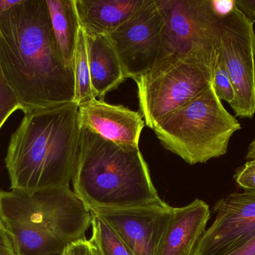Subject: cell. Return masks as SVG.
Listing matches in <instances>:
<instances>
[{
  "label": "cell",
  "instance_id": "1",
  "mask_svg": "<svg viewBox=\"0 0 255 255\" xmlns=\"http://www.w3.org/2000/svg\"><path fill=\"white\" fill-rule=\"evenodd\" d=\"M0 69L24 114L73 102L74 72L60 53L46 0H20L0 13Z\"/></svg>",
  "mask_w": 255,
  "mask_h": 255
},
{
  "label": "cell",
  "instance_id": "2",
  "mask_svg": "<svg viewBox=\"0 0 255 255\" xmlns=\"http://www.w3.org/2000/svg\"><path fill=\"white\" fill-rule=\"evenodd\" d=\"M80 133L75 102L25 113L6 155L10 190L31 193L70 186Z\"/></svg>",
  "mask_w": 255,
  "mask_h": 255
},
{
  "label": "cell",
  "instance_id": "3",
  "mask_svg": "<svg viewBox=\"0 0 255 255\" xmlns=\"http://www.w3.org/2000/svg\"><path fill=\"white\" fill-rule=\"evenodd\" d=\"M74 193L88 210L166 203L156 190L139 148L121 146L81 125L73 180Z\"/></svg>",
  "mask_w": 255,
  "mask_h": 255
},
{
  "label": "cell",
  "instance_id": "4",
  "mask_svg": "<svg viewBox=\"0 0 255 255\" xmlns=\"http://www.w3.org/2000/svg\"><path fill=\"white\" fill-rule=\"evenodd\" d=\"M92 215L70 186L27 193L0 189V223L19 255H61L85 238Z\"/></svg>",
  "mask_w": 255,
  "mask_h": 255
},
{
  "label": "cell",
  "instance_id": "5",
  "mask_svg": "<svg viewBox=\"0 0 255 255\" xmlns=\"http://www.w3.org/2000/svg\"><path fill=\"white\" fill-rule=\"evenodd\" d=\"M241 129L211 84L166 115L153 130L163 148L193 166L227 154L231 138Z\"/></svg>",
  "mask_w": 255,
  "mask_h": 255
},
{
  "label": "cell",
  "instance_id": "6",
  "mask_svg": "<svg viewBox=\"0 0 255 255\" xmlns=\"http://www.w3.org/2000/svg\"><path fill=\"white\" fill-rule=\"evenodd\" d=\"M214 67L197 54H175L138 77V103L145 125L154 130L166 115L205 91L212 84Z\"/></svg>",
  "mask_w": 255,
  "mask_h": 255
},
{
  "label": "cell",
  "instance_id": "7",
  "mask_svg": "<svg viewBox=\"0 0 255 255\" xmlns=\"http://www.w3.org/2000/svg\"><path fill=\"white\" fill-rule=\"evenodd\" d=\"M157 2L165 19L167 56L197 54L215 65L220 55L219 31L222 15L217 10L215 1L157 0Z\"/></svg>",
  "mask_w": 255,
  "mask_h": 255
},
{
  "label": "cell",
  "instance_id": "8",
  "mask_svg": "<svg viewBox=\"0 0 255 255\" xmlns=\"http://www.w3.org/2000/svg\"><path fill=\"white\" fill-rule=\"evenodd\" d=\"M220 51L232 79L235 100L230 105L236 116L255 115V31L235 4L221 15Z\"/></svg>",
  "mask_w": 255,
  "mask_h": 255
},
{
  "label": "cell",
  "instance_id": "9",
  "mask_svg": "<svg viewBox=\"0 0 255 255\" xmlns=\"http://www.w3.org/2000/svg\"><path fill=\"white\" fill-rule=\"evenodd\" d=\"M165 19L157 0H145L138 11L108 35L127 79L136 80L167 56Z\"/></svg>",
  "mask_w": 255,
  "mask_h": 255
},
{
  "label": "cell",
  "instance_id": "10",
  "mask_svg": "<svg viewBox=\"0 0 255 255\" xmlns=\"http://www.w3.org/2000/svg\"><path fill=\"white\" fill-rule=\"evenodd\" d=\"M166 203L127 208H92L93 215L109 224L134 255H159L174 215Z\"/></svg>",
  "mask_w": 255,
  "mask_h": 255
},
{
  "label": "cell",
  "instance_id": "11",
  "mask_svg": "<svg viewBox=\"0 0 255 255\" xmlns=\"http://www.w3.org/2000/svg\"><path fill=\"white\" fill-rule=\"evenodd\" d=\"M216 217L193 255H226L255 235V191L232 193L214 207Z\"/></svg>",
  "mask_w": 255,
  "mask_h": 255
},
{
  "label": "cell",
  "instance_id": "12",
  "mask_svg": "<svg viewBox=\"0 0 255 255\" xmlns=\"http://www.w3.org/2000/svg\"><path fill=\"white\" fill-rule=\"evenodd\" d=\"M80 125L121 146L139 148L145 124L139 112L104 100L92 99L79 106Z\"/></svg>",
  "mask_w": 255,
  "mask_h": 255
},
{
  "label": "cell",
  "instance_id": "13",
  "mask_svg": "<svg viewBox=\"0 0 255 255\" xmlns=\"http://www.w3.org/2000/svg\"><path fill=\"white\" fill-rule=\"evenodd\" d=\"M210 217L209 205L201 199L175 208L159 255H193Z\"/></svg>",
  "mask_w": 255,
  "mask_h": 255
},
{
  "label": "cell",
  "instance_id": "14",
  "mask_svg": "<svg viewBox=\"0 0 255 255\" xmlns=\"http://www.w3.org/2000/svg\"><path fill=\"white\" fill-rule=\"evenodd\" d=\"M85 35L93 93L95 98L103 100L108 93L118 88L127 77L108 35L87 31Z\"/></svg>",
  "mask_w": 255,
  "mask_h": 255
},
{
  "label": "cell",
  "instance_id": "15",
  "mask_svg": "<svg viewBox=\"0 0 255 255\" xmlns=\"http://www.w3.org/2000/svg\"><path fill=\"white\" fill-rule=\"evenodd\" d=\"M145 0H76L81 26L109 35L140 9Z\"/></svg>",
  "mask_w": 255,
  "mask_h": 255
},
{
  "label": "cell",
  "instance_id": "16",
  "mask_svg": "<svg viewBox=\"0 0 255 255\" xmlns=\"http://www.w3.org/2000/svg\"><path fill=\"white\" fill-rule=\"evenodd\" d=\"M58 49L67 67L73 68L81 24L76 0H46Z\"/></svg>",
  "mask_w": 255,
  "mask_h": 255
},
{
  "label": "cell",
  "instance_id": "17",
  "mask_svg": "<svg viewBox=\"0 0 255 255\" xmlns=\"http://www.w3.org/2000/svg\"><path fill=\"white\" fill-rule=\"evenodd\" d=\"M73 72L75 79V97L73 102L79 106L95 98L91 86L86 35L82 26L78 36L75 51Z\"/></svg>",
  "mask_w": 255,
  "mask_h": 255
},
{
  "label": "cell",
  "instance_id": "18",
  "mask_svg": "<svg viewBox=\"0 0 255 255\" xmlns=\"http://www.w3.org/2000/svg\"><path fill=\"white\" fill-rule=\"evenodd\" d=\"M92 215L89 240L100 255H134L118 233L97 216Z\"/></svg>",
  "mask_w": 255,
  "mask_h": 255
},
{
  "label": "cell",
  "instance_id": "19",
  "mask_svg": "<svg viewBox=\"0 0 255 255\" xmlns=\"http://www.w3.org/2000/svg\"><path fill=\"white\" fill-rule=\"evenodd\" d=\"M212 85L217 97L220 100L227 102L229 105L232 104L235 100V91L230 75L228 71L224 60L220 54V51L214 67Z\"/></svg>",
  "mask_w": 255,
  "mask_h": 255
},
{
  "label": "cell",
  "instance_id": "20",
  "mask_svg": "<svg viewBox=\"0 0 255 255\" xmlns=\"http://www.w3.org/2000/svg\"><path fill=\"white\" fill-rule=\"evenodd\" d=\"M17 109H20L19 101L0 69V129L8 117Z\"/></svg>",
  "mask_w": 255,
  "mask_h": 255
},
{
  "label": "cell",
  "instance_id": "21",
  "mask_svg": "<svg viewBox=\"0 0 255 255\" xmlns=\"http://www.w3.org/2000/svg\"><path fill=\"white\" fill-rule=\"evenodd\" d=\"M235 180L246 191H255V159L249 160L237 170Z\"/></svg>",
  "mask_w": 255,
  "mask_h": 255
},
{
  "label": "cell",
  "instance_id": "22",
  "mask_svg": "<svg viewBox=\"0 0 255 255\" xmlns=\"http://www.w3.org/2000/svg\"><path fill=\"white\" fill-rule=\"evenodd\" d=\"M61 255H100L92 243L86 238L69 244Z\"/></svg>",
  "mask_w": 255,
  "mask_h": 255
},
{
  "label": "cell",
  "instance_id": "23",
  "mask_svg": "<svg viewBox=\"0 0 255 255\" xmlns=\"http://www.w3.org/2000/svg\"><path fill=\"white\" fill-rule=\"evenodd\" d=\"M0 255H19L11 235L0 223Z\"/></svg>",
  "mask_w": 255,
  "mask_h": 255
},
{
  "label": "cell",
  "instance_id": "24",
  "mask_svg": "<svg viewBox=\"0 0 255 255\" xmlns=\"http://www.w3.org/2000/svg\"><path fill=\"white\" fill-rule=\"evenodd\" d=\"M235 7L252 23L255 22V0H236L233 1Z\"/></svg>",
  "mask_w": 255,
  "mask_h": 255
},
{
  "label": "cell",
  "instance_id": "25",
  "mask_svg": "<svg viewBox=\"0 0 255 255\" xmlns=\"http://www.w3.org/2000/svg\"><path fill=\"white\" fill-rule=\"evenodd\" d=\"M226 255H255V235L244 246Z\"/></svg>",
  "mask_w": 255,
  "mask_h": 255
},
{
  "label": "cell",
  "instance_id": "26",
  "mask_svg": "<svg viewBox=\"0 0 255 255\" xmlns=\"http://www.w3.org/2000/svg\"><path fill=\"white\" fill-rule=\"evenodd\" d=\"M20 0H16V1H11V0H0V13H4L7 11L9 9L16 5L19 2Z\"/></svg>",
  "mask_w": 255,
  "mask_h": 255
},
{
  "label": "cell",
  "instance_id": "27",
  "mask_svg": "<svg viewBox=\"0 0 255 255\" xmlns=\"http://www.w3.org/2000/svg\"><path fill=\"white\" fill-rule=\"evenodd\" d=\"M246 158L249 160H254V159H255V136L253 142L250 143Z\"/></svg>",
  "mask_w": 255,
  "mask_h": 255
}]
</instances>
